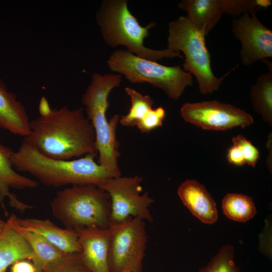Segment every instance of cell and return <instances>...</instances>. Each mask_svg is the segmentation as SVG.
<instances>
[{
    "label": "cell",
    "mask_w": 272,
    "mask_h": 272,
    "mask_svg": "<svg viewBox=\"0 0 272 272\" xmlns=\"http://www.w3.org/2000/svg\"><path fill=\"white\" fill-rule=\"evenodd\" d=\"M40 114L30 121V132L24 142L54 159L97 155L95 131L83 108L70 109L63 106L52 109L43 99Z\"/></svg>",
    "instance_id": "6da1fadb"
},
{
    "label": "cell",
    "mask_w": 272,
    "mask_h": 272,
    "mask_svg": "<svg viewBox=\"0 0 272 272\" xmlns=\"http://www.w3.org/2000/svg\"><path fill=\"white\" fill-rule=\"evenodd\" d=\"M97 155L88 154L76 160H57L40 153L31 145L23 142L14 152V168L28 173L45 185L54 187L67 185H94L121 176V172L109 170L96 163Z\"/></svg>",
    "instance_id": "7a4b0ae2"
},
{
    "label": "cell",
    "mask_w": 272,
    "mask_h": 272,
    "mask_svg": "<svg viewBox=\"0 0 272 272\" xmlns=\"http://www.w3.org/2000/svg\"><path fill=\"white\" fill-rule=\"evenodd\" d=\"M121 81L122 76L119 74L102 75L95 73L82 98L87 117L95 133L99 156L98 163L117 172H121L118 164L119 143L116 139L120 116L115 114L108 120L106 111L109 106V94L113 89L120 85Z\"/></svg>",
    "instance_id": "3957f363"
},
{
    "label": "cell",
    "mask_w": 272,
    "mask_h": 272,
    "mask_svg": "<svg viewBox=\"0 0 272 272\" xmlns=\"http://www.w3.org/2000/svg\"><path fill=\"white\" fill-rule=\"evenodd\" d=\"M127 0H104L96 17L101 35L110 47L122 45L126 50L140 57L157 61L164 58H183L179 52L168 48L155 50L146 47L144 40L154 22L144 27L129 11Z\"/></svg>",
    "instance_id": "277c9868"
},
{
    "label": "cell",
    "mask_w": 272,
    "mask_h": 272,
    "mask_svg": "<svg viewBox=\"0 0 272 272\" xmlns=\"http://www.w3.org/2000/svg\"><path fill=\"white\" fill-rule=\"evenodd\" d=\"M53 216L65 228H108L111 202L108 193L94 185H73L57 191L50 202Z\"/></svg>",
    "instance_id": "5b68a950"
},
{
    "label": "cell",
    "mask_w": 272,
    "mask_h": 272,
    "mask_svg": "<svg viewBox=\"0 0 272 272\" xmlns=\"http://www.w3.org/2000/svg\"><path fill=\"white\" fill-rule=\"evenodd\" d=\"M167 48L181 51L185 56L183 70L193 75L202 95L213 93L235 67L221 78L212 69L211 54L206 44V34L194 27L186 16H180L168 24Z\"/></svg>",
    "instance_id": "8992f818"
},
{
    "label": "cell",
    "mask_w": 272,
    "mask_h": 272,
    "mask_svg": "<svg viewBox=\"0 0 272 272\" xmlns=\"http://www.w3.org/2000/svg\"><path fill=\"white\" fill-rule=\"evenodd\" d=\"M107 64L112 71L123 75L131 83H147L177 100L186 88L192 85V76L180 65L166 66L140 57L126 50L117 49L109 56Z\"/></svg>",
    "instance_id": "52a82bcc"
},
{
    "label": "cell",
    "mask_w": 272,
    "mask_h": 272,
    "mask_svg": "<svg viewBox=\"0 0 272 272\" xmlns=\"http://www.w3.org/2000/svg\"><path fill=\"white\" fill-rule=\"evenodd\" d=\"M108 229L110 272L142 270L147 243L145 221L140 218H131L111 224Z\"/></svg>",
    "instance_id": "ba28073f"
},
{
    "label": "cell",
    "mask_w": 272,
    "mask_h": 272,
    "mask_svg": "<svg viewBox=\"0 0 272 272\" xmlns=\"http://www.w3.org/2000/svg\"><path fill=\"white\" fill-rule=\"evenodd\" d=\"M143 180V177L138 175L119 176L110 178L98 186L110 197V224L136 217L145 221L153 222L150 207L154 199L148 192L141 194Z\"/></svg>",
    "instance_id": "9c48e42d"
},
{
    "label": "cell",
    "mask_w": 272,
    "mask_h": 272,
    "mask_svg": "<svg viewBox=\"0 0 272 272\" xmlns=\"http://www.w3.org/2000/svg\"><path fill=\"white\" fill-rule=\"evenodd\" d=\"M180 112L185 121L206 130L243 128L254 121L252 116L245 110L216 100L187 102L181 106Z\"/></svg>",
    "instance_id": "30bf717a"
},
{
    "label": "cell",
    "mask_w": 272,
    "mask_h": 272,
    "mask_svg": "<svg viewBox=\"0 0 272 272\" xmlns=\"http://www.w3.org/2000/svg\"><path fill=\"white\" fill-rule=\"evenodd\" d=\"M256 14L244 13L232 20V32L241 43L240 57L245 66L272 57V31L258 20Z\"/></svg>",
    "instance_id": "8fae6325"
},
{
    "label": "cell",
    "mask_w": 272,
    "mask_h": 272,
    "mask_svg": "<svg viewBox=\"0 0 272 272\" xmlns=\"http://www.w3.org/2000/svg\"><path fill=\"white\" fill-rule=\"evenodd\" d=\"M81 248V260L91 272H110L109 264L110 232L108 228L76 227Z\"/></svg>",
    "instance_id": "7c38bea8"
},
{
    "label": "cell",
    "mask_w": 272,
    "mask_h": 272,
    "mask_svg": "<svg viewBox=\"0 0 272 272\" xmlns=\"http://www.w3.org/2000/svg\"><path fill=\"white\" fill-rule=\"evenodd\" d=\"M13 152L10 147L3 145L0 140V205L6 216L8 215L4 203L6 198L9 199L11 207L20 212H24L33 208L31 205L19 200L14 193L10 191L11 188H34L38 185L36 181L15 171L12 162Z\"/></svg>",
    "instance_id": "4fadbf2b"
},
{
    "label": "cell",
    "mask_w": 272,
    "mask_h": 272,
    "mask_svg": "<svg viewBox=\"0 0 272 272\" xmlns=\"http://www.w3.org/2000/svg\"><path fill=\"white\" fill-rule=\"evenodd\" d=\"M177 193L184 205L201 222L212 224L217 221L216 203L202 184L187 179L179 186Z\"/></svg>",
    "instance_id": "5bb4252c"
},
{
    "label": "cell",
    "mask_w": 272,
    "mask_h": 272,
    "mask_svg": "<svg viewBox=\"0 0 272 272\" xmlns=\"http://www.w3.org/2000/svg\"><path fill=\"white\" fill-rule=\"evenodd\" d=\"M18 223L22 228L40 235L64 253L81 252L78 235L74 229L61 228L47 219L18 218Z\"/></svg>",
    "instance_id": "9a60e30c"
},
{
    "label": "cell",
    "mask_w": 272,
    "mask_h": 272,
    "mask_svg": "<svg viewBox=\"0 0 272 272\" xmlns=\"http://www.w3.org/2000/svg\"><path fill=\"white\" fill-rule=\"evenodd\" d=\"M18 217L12 214L0 234V272H7L15 262L27 259L32 261L33 251L17 226Z\"/></svg>",
    "instance_id": "2e32d148"
},
{
    "label": "cell",
    "mask_w": 272,
    "mask_h": 272,
    "mask_svg": "<svg viewBox=\"0 0 272 272\" xmlns=\"http://www.w3.org/2000/svg\"><path fill=\"white\" fill-rule=\"evenodd\" d=\"M29 123L25 106L0 78V128L25 137L30 132Z\"/></svg>",
    "instance_id": "e0dca14e"
},
{
    "label": "cell",
    "mask_w": 272,
    "mask_h": 272,
    "mask_svg": "<svg viewBox=\"0 0 272 272\" xmlns=\"http://www.w3.org/2000/svg\"><path fill=\"white\" fill-rule=\"evenodd\" d=\"M178 7L196 29L207 36L225 14L223 0H182Z\"/></svg>",
    "instance_id": "ac0fdd59"
},
{
    "label": "cell",
    "mask_w": 272,
    "mask_h": 272,
    "mask_svg": "<svg viewBox=\"0 0 272 272\" xmlns=\"http://www.w3.org/2000/svg\"><path fill=\"white\" fill-rule=\"evenodd\" d=\"M268 72L260 75L250 89V96L253 109L262 117V120L272 125V66L267 59Z\"/></svg>",
    "instance_id": "d6986e66"
},
{
    "label": "cell",
    "mask_w": 272,
    "mask_h": 272,
    "mask_svg": "<svg viewBox=\"0 0 272 272\" xmlns=\"http://www.w3.org/2000/svg\"><path fill=\"white\" fill-rule=\"evenodd\" d=\"M18 230L30 246L34 254L32 262L36 267L37 272L42 270L49 264L60 259L65 255L53 245L47 241L40 235L20 226L17 221Z\"/></svg>",
    "instance_id": "ffe728a7"
},
{
    "label": "cell",
    "mask_w": 272,
    "mask_h": 272,
    "mask_svg": "<svg viewBox=\"0 0 272 272\" xmlns=\"http://www.w3.org/2000/svg\"><path fill=\"white\" fill-rule=\"evenodd\" d=\"M224 214L230 219L245 222L252 219L256 213L252 199L240 193H228L222 199Z\"/></svg>",
    "instance_id": "44dd1931"
},
{
    "label": "cell",
    "mask_w": 272,
    "mask_h": 272,
    "mask_svg": "<svg viewBox=\"0 0 272 272\" xmlns=\"http://www.w3.org/2000/svg\"><path fill=\"white\" fill-rule=\"evenodd\" d=\"M124 91L130 98L131 106L127 114L120 116L119 123L124 126H135L150 113L154 101L150 96L132 88L126 87Z\"/></svg>",
    "instance_id": "7402d4cb"
},
{
    "label": "cell",
    "mask_w": 272,
    "mask_h": 272,
    "mask_svg": "<svg viewBox=\"0 0 272 272\" xmlns=\"http://www.w3.org/2000/svg\"><path fill=\"white\" fill-rule=\"evenodd\" d=\"M232 142L233 145L227 154L229 163L236 166L247 164L254 167L259 158L258 149L241 134L233 137Z\"/></svg>",
    "instance_id": "603a6c76"
},
{
    "label": "cell",
    "mask_w": 272,
    "mask_h": 272,
    "mask_svg": "<svg viewBox=\"0 0 272 272\" xmlns=\"http://www.w3.org/2000/svg\"><path fill=\"white\" fill-rule=\"evenodd\" d=\"M234 248L230 245L223 246L218 253L198 272H241L234 260Z\"/></svg>",
    "instance_id": "cb8c5ba5"
},
{
    "label": "cell",
    "mask_w": 272,
    "mask_h": 272,
    "mask_svg": "<svg viewBox=\"0 0 272 272\" xmlns=\"http://www.w3.org/2000/svg\"><path fill=\"white\" fill-rule=\"evenodd\" d=\"M225 14L238 16L244 13H256L271 4L270 0H223Z\"/></svg>",
    "instance_id": "d4e9b609"
},
{
    "label": "cell",
    "mask_w": 272,
    "mask_h": 272,
    "mask_svg": "<svg viewBox=\"0 0 272 272\" xmlns=\"http://www.w3.org/2000/svg\"><path fill=\"white\" fill-rule=\"evenodd\" d=\"M39 272H91L84 265L80 253L67 254Z\"/></svg>",
    "instance_id": "484cf974"
},
{
    "label": "cell",
    "mask_w": 272,
    "mask_h": 272,
    "mask_svg": "<svg viewBox=\"0 0 272 272\" xmlns=\"http://www.w3.org/2000/svg\"><path fill=\"white\" fill-rule=\"evenodd\" d=\"M166 115L165 109L162 107L152 109L150 113L135 126L142 133H149L152 130L161 126Z\"/></svg>",
    "instance_id": "4316f807"
},
{
    "label": "cell",
    "mask_w": 272,
    "mask_h": 272,
    "mask_svg": "<svg viewBox=\"0 0 272 272\" xmlns=\"http://www.w3.org/2000/svg\"><path fill=\"white\" fill-rule=\"evenodd\" d=\"M10 272H37L34 264L27 259L15 262L11 266Z\"/></svg>",
    "instance_id": "83f0119b"
},
{
    "label": "cell",
    "mask_w": 272,
    "mask_h": 272,
    "mask_svg": "<svg viewBox=\"0 0 272 272\" xmlns=\"http://www.w3.org/2000/svg\"><path fill=\"white\" fill-rule=\"evenodd\" d=\"M6 222H5L4 221L0 219V234L3 231L5 226H6Z\"/></svg>",
    "instance_id": "f1b7e54d"
},
{
    "label": "cell",
    "mask_w": 272,
    "mask_h": 272,
    "mask_svg": "<svg viewBox=\"0 0 272 272\" xmlns=\"http://www.w3.org/2000/svg\"><path fill=\"white\" fill-rule=\"evenodd\" d=\"M138 272H144V271H143L142 270H141V271H139Z\"/></svg>",
    "instance_id": "f546056e"
}]
</instances>
